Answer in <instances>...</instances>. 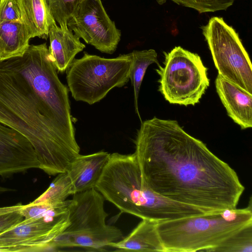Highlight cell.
Here are the masks:
<instances>
[{
    "mask_svg": "<svg viewBox=\"0 0 252 252\" xmlns=\"http://www.w3.org/2000/svg\"><path fill=\"white\" fill-rule=\"evenodd\" d=\"M134 143L142 179L156 193L206 213L237 208L245 187L236 172L177 121L142 122Z\"/></svg>",
    "mask_w": 252,
    "mask_h": 252,
    "instance_id": "1",
    "label": "cell"
},
{
    "mask_svg": "<svg viewBox=\"0 0 252 252\" xmlns=\"http://www.w3.org/2000/svg\"><path fill=\"white\" fill-rule=\"evenodd\" d=\"M68 92L47 50L0 62V123L29 140L50 175L66 172L80 155Z\"/></svg>",
    "mask_w": 252,
    "mask_h": 252,
    "instance_id": "2",
    "label": "cell"
},
{
    "mask_svg": "<svg viewBox=\"0 0 252 252\" xmlns=\"http://www.w3.org/2000/svg\"><path fill=\"white\" fill-rule=\"evenodd\" d=\"M95 189L123 213L157 221L206 214L198 208L164 198L143 182L134 153L110 154Z\"/></svg>",
    "mask_w": 252,
    "mask_h": 252,
    "instance_id": "3",
    "label": "cell"
},
{
    "mask_svg": "<svg viewBox=\"0 0 252 252\" xmlns=\"http://www.w3.org/2000/svg\"><path fill=\"white\" fill-rule=\"evenodd\" d=\"M252 225L251 201L242 209H226L157 222L165 252H211L226 239Z\"/></svg>",
    "mask_w": 252,
    "mask_h": 252,
    "instance_id": "4",
    "label": "cell"
},
{
    "mask_svg": "<svg viewBox=\"0 0 252 252\" xmlns=\"http://www.w3.org/2000/svg\"><path fill=\"white\" fill-rule=\"evenodd\" d=\"M71 200L69 223L53 241L51 249L81 247L104 251L124 238L120 229L106 223L104 198L95 188L76 193Z\"/></svg>",
    "mask_w": 252,
    "mask_h": 252,
    "instance_id": "5",
    "label": "cell"
},
{
    "mask_svg": "<svg viewBox=\"0 0 252 252\" xmlns=\"http://www.w3.org/2000/svg\"><path fill=\"white\" fill-rule=\"evenodd\" d=\"M131 65L129 53L107 59L84 52L66 70L68 90L76 101L94 104L128 82Z\"/></svg>",
    "mask_w": 252,
    "mask_h": 252,
    "instance_id": "6",
    "label": "cell"
},
{
    "mask_svg": "<svg viewBox=\"0 0 252 252\" xmlns=\"http://www.w3.org/2000/svg\"><path fill=\"white\" fill-rule=\"evenodd\" d=\"M163 54V65L158 64L156 69L159 76L158 91L171 104L199 103L210 85L208 68L200 57L181 46Z\"/></svg>",
    "mask_w": 252,
    "mask_h": 252,
    "instance_id": "7",
    "label": "cell"
},
{
    "mask_svg": "<svg viewBox=\"0 0 252 252\" xmlns=\"http://www.w3.org/2000/svg\"><path fill=\"white\" fill-rule=\"evenodd\" d=\"M201 29L219 74L252 94V64L238 33L218 17Z\"/></svg>",
    "mask_w": 252,
    "mask_h": 252,
    "instance_id": "8",
    "label": "cell"
},
{
    "mask_svg": "<svg viewBox=\"0 0 252 252\" xmlns=\"http://www.w3.org/2000/svg\"><path fill=\"white\" fill-rule=\"evenodd\" d=\"M70 200L58 204L49 213L38 218L24 219L0 234V252H40L51 249V244L68 225Z\"/></svg>",
    "mask_w": 252,
    "mask_h": 252,
    "instance_id": "9",
    "label": "cell"
},
{
    "mask_svg": "<svg viewBox=\"0 0 252 252\" xmlns=\"http://www.w3.org/2000/svg\"><path fill=\"white\" fill-rule=\"evenodd\" d=\"M67 27L102 53L113 54L121 40V31L110 18L101 0H83Z\"/></svg>",
    "mask_w": 252,
    "mask_h": 252,
    "instance_id": "10",
    "label": "cell"
},
{
    "mask_svg": "<svg viewBox=\"0 0 252 252\" xmlns=\"http://www.w3.org/2000/svg\"><path fill=\"white\" fill-rule=\"evenodd\" d=\"M39 165L29 140L17 131L0 123V176L8 177L38 168Z\"/></svg>",
    "mask_w": 252,
    "mask_h": 252,
    "instance_id": "11",
    "label": "cell"
},
{
    "mask_svg": "<svg viewBox=\"0 0 252 252\" xmlns=\"http://www.w3.org/2000/svg\"><path fill=\"white\" fill-rule=\"evenodd\" d=\"M215 86L227 115L242 129L252 126V94L218 74Z\"/></svg>",
    "mask_w": 252,
    "mask_h": 252,
    "instance_id": "12",
    "label": "cell"
},
{
    "mask_svg": "<svg viewBox=\"0 0 252 252\" xmlns=\"http://www.w3.org/2000/svg\"><path fill=\"white\" fill-rule=\"evenodd\" d=\"M110 155L100 151L88 155L80 154L72 160L66 172L72 183L74 194L95 188Z\"/></svg>",
    "mask_w": 252,
    "mask_h": 252,
    "instance_id": "13",
    "label": "cell"
},
{
    "mask_svg": "<svg viewBox=\"0 0 252 252\" xmlns=\"http://www.w3.org/2000/svg\"><path fill=\"white\" fill-rule=\"evenodd\" d=\"M48 48L50 58L57 70L63 72L86 46L68 28H62L54 22L50 26Z\"/></svg>",
    "mask_w": 252,
    "mask_h": 252,
    "instance_id": "14",
    "label": "cell"
},
{
    "mask_svg": "<svg viewBox=\"0 0 252 252\" xmlns=\"http://www.w3.org/2000/svg\"><path fill=\"white\" fill-rule=\"evenodd\" d=\"M157 221L142 219L126 237L112 243L109 247L128 252H165L157 229Z\"/></svg>",
    "mask_w": 252,
    "mask_h": 252,
    "instance_id": "15",
    "label": "cell"
},
{
    "mask_svg": "<svg viewBox=\"0 0 252 252\" xmlns=\"http://www.w3.org/2000/svg\"><path fill=\"white\" fill-rule=\"evenodd\" d=\"M21 12L22 23L31 38L47 39L50 26L56 22L45 0H16Z\"/></svg>",
    "mask_w": 252,
    "mask_h": 252,
    "instance_id": "16",
    "label": "cell"
},
{
    "mask_svg": "<svg viewBox=\"0 0 252 252\" xmlns=\"http://www.w3.org/2000/svg\"><path fill=\"white\" fill-rule=\"evenodd\" d=\"M31 38L22 22H0V62L22 57L30 45Z\"/></svg>",
    "mask_w": 252,
    "mask_h": 252,
    "instance_id": "17",
    "label": "cell"
},
{
    "mask_svg": "<svg viewBox=\"0 0 252 252\" xmlns=\"http://www.w3.org/2000/svg\"><path fill=\"white\" fill-rule=\"evenodd\" d=\"M129 55L131 58L129 79L133 88L135 111L142 122L138 107L141 85L148 67L153 63L159 64L158 54L154 49L133 50Z\"/></svg>",
    "mask_w": 252,
    "mask_h": 252,
    "instance_id": "18",
    "label": "cell"
},
{
    "mask_svg": "<svg viewBox=\"0 0 252 252\" xmlns=\"http://www.w3.org/2000/svg\"><path fill=\"white\" fill-rule=\"evenodd\" d=\"M73 194L71 181L67 173L64 172L58 174L47 189L32 202L57 204L64 202Z\"/></svg>",
    "mask_w": 252,
    "mask_h": 252,
    "instance_id": "19",
    "label": "cell"
},
{
    "mask_svg": "<svg viewBox=\"0 0 252 252\" xmlns=\"http://www.w3.org/2000/svg\"><path fill=\"white\" fill-rule=\"evenodd\" d=\"M213 252H252V225H249L230 236L211 250Z\"/></svg>",
    "mask_w": 252,
    "mask_h": 252,
    "instance_id": "20",
    "label": "cell"
},
{
    "mask_svg": "<svg viewBox=\"0 0 252 252\" xmlns=\"http://www.w3.org/2000/svg\"><path fill=\"white\" fill-rule=\"evenodd\" d=\"M83 0H45L53 18L62 28H67V23Z\"/></svg>",
    "mask_w": 252,
    "mask_h": 252,
    "instance_id": "21",
    "label": "cell"
},
{
    "mask_svg": "<svg viewBox=\"0 0 252 252\" xmlns=\"http://www.w3.org/2000/svg\"><path fill=\"white\" fill-rule=\"evenodd\" d=\"M178 5L193 8L199 13L225 10L235 0H171Z\"/></svg>",
    "mask_w": 252,
    "mask_h": 252,
    "instance_id": "22",
    "label": "cell"
},
{
    "mask_svg": "<svg viewBox=\"0 0 252 252\" xmlns=\"http://www.w3.org/2000/svg\"><path fill=\"white\" fill-rule=\"evenodd\" d=\"M23 205L0 207V234L13 228L24 218L21 213Z\"/></svg>",
    "mask_w": 252,
    "mask_h": 252,
    "instance_id": "23",
    "label": "cell"
},
{
    "mask_svg": "<svg viewBox=\"0 0 252 252\" xmlns=\"http://www.w3.org/2000/svg\"><path fill=\"white\" fill-rule=\"evenodd\" d=\"M3 21L22 22L16 0H0V22Z\"/></svg>",
    "mask_w": 252,
    "mask_h": 252,
    "instance_id": "24",
    "label": "cell"
},
{
    "mask_svg": "<svg viewBox=\"0 0 252 252\" xmlns=\"http://www.w3.org/2000/svg\"><path fill=\"white\" fill-rule=\"evenodd\" d=\"M57 204L31 202L28 204L23 205L21 213L24 219L40 218L49 213Z\"/></svg>",
    "mask_w": 252,
    "mask_h": 252,
    "instance_id": "25",
    "label": "cell"
},
{
    "mask_svg": "<svg viewBox=\"0 0 252 252\" xmlns=\"http://www.w3.org/2000/svg\"><path fill=\"white\" fill-rule=\"evenodd\" d=\"M166 0H157L159 4H163L166 1Z\"/></svg>",
    "mask_w": 252,
    "mask_h": 252,
    "instance_id": "26",
    "label": "cell"
}]
</instances>
